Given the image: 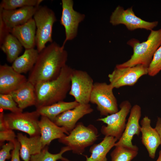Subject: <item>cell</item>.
Returning <instances> with one entry per match:
<instances>
[{"instance_id": "cell-1", "label": "cell", "mask_w": 161, "mask_h": 161, "mask_svg": "<svg viewBox=\"0 0 161 161\" xmlns=\"http://www.w3.org/2000/svg\"><path fill=\"white\" fill-rule=\"evenodd\" d=\"M68 54L64 47L53 42L39 53L36 62L30 72L28 80L34 86L54 80L66 64Z\"/></svg>"}, {"instance_id": "cell-2", "label": "cell", "mask_w": 161, "mask_h": 161, "mask_svg": "<svg viewBox=\"0 0 161 161\" xmlns=\"http://www.w3.org/2000/svg\"><path fill=\"white\" fill-rule=\"evenodd\" d=\"M72 69L66 64L56 79L34 86L36 109L63 101L70 89Z\"/></svg>"}, {"instance_id": "cell-3", "label": "cell", "mask_w": 161, "mask_h": 161, "mask_svg": "<svg viewBox=\"0 0 161 161\" xmlns=\"http://www.w3.org/2000/svg\"><path fill=\"white\" fill-rule=\"evenodd\" d=\"M127 44L133 48V55L128 61L117 64L115 67L124 68L139 64L148 67L154 54L161 45V28L157 30H151L145 41L140 43L138 40L132 38Z\"/></svg>"}, {"instance_id": "cell-4", "label": "cell", "mask_w": 161, "mask_h": 161, "mask_svg": "<svg viewBox=\"0 0 161 161\" xmlns=\"http://www.w3.org/2000/svg\"><path fill=\"white\" fill-rule=\"evenodd\" d=\"M98 136L97 129L94 125L86 126L79 122L68 135L59 139L58 141L69 147L73 153L80 155L86 148L93 145Z\"/></svg>"}, {"instance_id": "cell-5", "label": "cell", "mask_w": 161, "mask_h": 161, "mask_svg": "<svg viewBox=\"0 0 161 161\" xmlns=\"http://www.w3.org/2000/svg\"><path fill=\"white\" fill-rule=\"evenodd\" d=\"M33 18L36 27V49L39 53L46 47L47 43L53 42V26L57 19L52 9L46 6L41 5L37 7Z\"/></svg>"}, {"instance_id": "cell-6", "label": "cell", "mask_w": 161, "mask_h": 161, "mask_svg": "<svg viewBox=\"0 0 161 161\" xmlns=\"http://www.w3.org/2000/svg\"><path fill=\"white\" fill-rule=\"evenodd\" d=\"M114 89L110 83H94L89 102L96 105L101 116H106L119 111L117 100L113 92Z\"/></svg>"}, {"instance_id": "cell-7", "label": "cell", "mask_w": 161, "mask_h": 161, "mask_svg": "<svg viewBox=\"0 0 161 161\" xmlns=\"http://www.w3.org/2000/svg\"><path fill=\"white\" fill-rule=\"evenodd\" d=\"M36 111L29 112L4 114V119L8 128L20 131L30 137L40 135L39 117Z\"/></svg>"}, {"instance_id": "cell-8", "label": "cell", "mask_w": 161, "mask_h": 161, "mask_svg": "<svg viewBox=\"0 0 161 161\" xmlns=\"http://www.w3.org/2000/svg\"><path fill=\"white\" fill-rule=\"evenodd\" d=\"M120 109L117 112L97 120L106 124L102 126L100 131L105 136L114 137L118 140L125 128L126 118L130 112L131 105L128 100L122 102L120 105Z\"/></svg>"}, {"instance_id": "cell-9", "label": "cell", "mask_w": 161, "mask_h": 161, "mask_svg": "<svg viewBox=\"0 0 161 161\" xmlns=\"http://www.w3.org/2000/svg\"><path fill=\"white\" fill-rule=\"evenodd\" d=\"M109 22L113 26L123 24L130 31L138 29L151 31L158 24L157 21H147L137 16L133 10L132 7L125 10L120 5L112 12Z\"/></svg>"}, {"instance_id": "cell-10", "label": "cell", "mask_w": 161, "mask_h": 161, "mask_svg": "<svg viewBox=\"0 0 161 161\" xmlns=\"http://www.w3.org/2000/svg\"><path fill=\"white\" fill-rule=\"evenodd\" d=\"M94 83L86 71L72 69L69 94L79 104L89 103Z\"/></svg>"}, {"instance_id": "cell-11", "label": "cell", "mask_w": 161, "mask_h": 161, "mask_svg": "<svg viewBox=\"0 0 161 161\" xmlns=\"http://www.w3.org/2000/svg\"><path fill=\"white\" fill-rule=\"evenodd\" d=\"M148 67L142 64L124 68L115 67L108 76L110 84L114 88L133 86L141 76L148 74Z\"/></svg>"}, {"instance_id": "cell-12", "label": "cell", "mask_w": 161, "mask_h": 161, "mask_svg": "<svg viewBox=\"0 0 161 161\" xmlns=\"http://www.w3.org/2000/svg\"><path fill=\"white\" fill-rule=\"evenodd\" d=\"M62 12L60 23L65 30L66 38L62 46L68 41L74 39L77 36L79 24L85 18L84 14L75 10L73 8V1L72 0H62Z\"/></svg>"}, {"instance_id": "cell-13", "label": "cell", "mask_w": 161, "mask_h": 161, "mask_svg": "<svg viewBox=\"0 0 161 161\" xmlns=\"http://www.w3.org/2000/svg\"><path fill=\"white\" fill-rule=\"evenodd\" d=\"M141 115L140 106L135 104L131 107L124 131L120 138L115 143V147L124 146L132 148L137 147L133 144L132 140L134 135L139 136L141 132L139 120Z\"/></svg>"}, {"instance_id": "cell-14", "label": "cell", "mask_w": 161, "mask_h": 161, "mask_svg": "<svg viewBox=\"0 0 161 161\" xmlns=\"http://www.w3.org/2000/svg\"><path fill=\"white\" fill-rule=\"evenodd\" d=\"M28 80L24 75L6 64L0 66V94H10Z\"/></svg>"}, {"instance_id": "cell-15", "label": "cell", "mask_w": 161, "mask_h": 161, "mask_svg": "<svg viewBox=\"0 0 161 161\" xmlns=\"http://www.w3.org/2000/svg\"><path fill=\"white\" fill-rule=\"evenodd\" d=\"M93 111L89 103L79 104L75 108L60 114L52 121L57 126L65 128L69 133L75 127L79 120Z\"/></svg>"}, {"instance_id": "cell-16", "label": "cell", "mask_w": 161, "mask_h": 161, "mask_svg": "<svg viewBox=\"0 0 161 161\" xmlns=\"http://www.w3.org/2000/svg\"><path fill=\"white\" fill-rule=\"evenodd\" d=\"M37 7L27 6L13 10H4L0 7V16L10 32L12 28L24 24L32 18Z\"/></svg>"}, {"instance_id": "cell-17", "label": "cell", "mask_w": 161, "mask_h": 161, "mask_svg": "<svg viewBox=\"0 0 161 161\" xmlns=\"http://www.w3.org/2000/svg\"><path fill=\"white\" fill-rule=\"evenodd\" d=\"M141 141L146 149L149 157L154 159L157 149L161 141L159 135L155 128L151 126V120L145 116L140 122Z\"/></svg>"}, {"instance_id": "cell-18", "label": "cell", "mask_w": 161, "mask_h": 161, "mask_svg": "<svg viewBox=\"0 0 161 161\" xmlns=\"http://www.w3.org/2000/svg\"><path fill=\"white\" fill-rule=\"evenodd\" d=\"M41 140L44 147L55 139H60L69 133L63 127L56 125L47 117L41 116L39 123Z\"/></svg>"}, {"instance_id": "cell-19", "label": "cell", "mask_w": 161, "mask_h": 161, "mask_svg": "<svg viewBox=\"0 0 161 161\" xmlns=\"http://www.w3.org/2000/svg\"><path fill=\"white\" fill-rule=\"evenodd\" d=\"M36 27L33 18L10 31V33L18 39L25 49L34 48L36 45Z\"/></svg>"}, {"instance_id": "cell-20", "label": "cell", "mask_w": 161, "mask_h": 161, "mask_svg": "<svg viewBox=\"0 0 161 161\" xmlns=\"http://www.w3.org/2000/svg\"><path fill=\"white\" fill-rule=\"evenodd\" d=\"M16 136L21 145L20 157L24 161H30L32 155L40 153L45 147L41 143L40 135L28 137L19 133Z\"/></svg>"}, {"instance_id": "cell-21", "label": "cell", "mask_w": 161, "mask_h": 161, "mask_svg": "<svg viewBox=\"0 0 161 161\" xmlns=\"http://www.w3.org/2000/svg\"><path fill=\"white\" fill-rule=\"evenodd\" d=\"M21 109H24L36 104V98L35 86L27 81L20 87L10 94Z\"/></svg>"}, {"instance_id": "cell-22", "label": "cell", "mask_w": 161, "mask_h": 161, "mask_svg": "<svg viewBox=\"0 0 161 161\" xmlns=\"http://www.w3.org/2000/svg\"><path fill=\"white\" fill-rule=\"evenodd\" d=\"M118 140L113 137L105 136L99 143L94 144L90 147L89 157L85 156V161H107L106 156L110 150L114 146Z\"/></svg>"}, {"instance_id": "cell-23", "label": "cell", "mask_w": 161, "mask_h": 161, "mask_svg": "<svg viewBox=\"0 0 161 161\" xmlns=\"http://www.w3.org/2000/svg\"><path fill=\"white\" fill-rule=\"evenodd\" d=\"M38 54L37 50L34 48L25 49L23 54L13 63L12 66L20 74L30 72L36 62Z\"/></svg>"}, {"instance_id": "cell-24", "label": "cell", "mask_w": 161, "mask_h": 161, "mask_svg": "<svg viewBox=\"0 0 161 161\" xmlns=\"http://www.w3.org/2000/svg\"><path fill=\"white\" fill-rule=\"evenodd\" d=\"M79 104L75 100L71 102L62 101L50 105L37 108L36 110L41 116H46L52 121L60 114L75 108Z\"/></svg>"}, {"instance_id": "cell-25", "label": "cell", "mask_w": 161, "mask_h": 161, "mask_svg": "<svg viewBox=\"0 0 161 161\" xmlns=\"http://www.w3.org/2000/svg\"><path fill=\"white\" fill-rule=\"evenodd\" d=\"M0 47L6 54L7 61L12 63L19 56L23 47L18 39L10 33L5 36Z\"/></svg>"}, {"instance_id": "cell-26", "label": "cell", "mask_w": 161, "mask_h": 161, "mask_svg": "<svg viewBox=\"0 0 161 161\" xmlns=\"http://www.w3.org/2000/svg\"><path fill=\"white\" fill-rule=\"evenodd\" d=\"M69 151H71V148L66 146L62 147L59 153L52 154L48 151V148L47 146L40 153L32 155L30 161H56L59 160L63 161H70L62 156L64 153Z\"/></svg>"}, {"instance_id": "cell-27", "label": "cell", "mask_w": 161, "mask_h": 161, "mask_svg": "<svg viewBox=\"0 0 161 161\" xmlns=\"http://www.w3.org/2000/svg\"><path fill=\"white\" fill-rule=\"evenodd\" d=\"M138 148L115 147L110 154L111 161H131L138 154Z\"/></svg>"}, {"instance_id": "cell-28", "label": "cell", "mask_w": 161, "mask_h": 161, "mask_svg": "<svg viewBox=\"0 0 161 161\" xmlns=\"http://www.w3.org/2000/svg\"><path fill=\"white\" fill-rule=\"evenodd\" d=\"M42 0H2L0 7L5 10H13L27 6L38 7Z\"/></svg>"}, {"instance_id": "cell-29", "label": "cell", "mask_w": 161, "mask_h": 161, "mask_svg": "<svg viewBox=\"0 0 161 161\" xmlns=\"http://www.w3.org/2000/svg\"><path fill=\"white\" fill-rule=\"evenodd\" d=\"M0 109L1 110H9L13 113L23 112L10 94H0Z\"/></svg>"}, {"instance_id": "cell-30", "label": "cell", "mask_w": 161, "mask_h": 161, "mask_svg": "<svg viewBox=\"0 0 161 161\" xmlns=\"http://www.w3.org/2000/svg\"><path fill=\"white\" fill-rule=\"evenodd\" d=\"M161 70V45L156 51L152 60L148 67L149 76H154Z\"/></svg>"}, {"instance_id": "cell-31", "label": "cell", "mask_w": 161, "mask_h": 161, "mask_svg": "<svg viewBox=\"0 0 161 161\" xmlns=\"http://www.w3.org/2000/svg\"><path fill=\"white\" fill-rule=\"evenodd\" d=\"M14 147V143L11 142H9L2 145L0 151V161H5L11 158L12 155L10 153V151L13 150Z\"/></svg>"}, {"instance_id": "cell-32", "label": "cell", "mask_w": 161, "mask_h": 161, "mask_svg": "<svg viewBox=\"0 0 161 161\" xmlns=\"http://www.w3.org/2000/svg\"><path fill=\"white\" fill-rule=\"evenodd\" d=\"M17 137L13 130L9 129L3 131H0V142L1 144L5 141L14 143Z\"/></svg>"}, {"instance_id": "cell-33", "label": "cell", "mask_w": 161, "mask_h": 161, "mask_svg": "<svg viewBox=\"0 0 161 161\" xmlns=\"http://www.w3.org/2000/svg\"><path fill=\"white\" fill-rule=\"evenodd\" d=\"M14 143L15 147L12 152L11 161H21L20 159V144L17 139L16 140Z\"/></svg>"}, {"instance_id": "cell-34", "label": "cell", "mask_w": 161, "mask_h": 161, "mask_svg": "<svg viewBox=\"0 0 161 161\" xmlns=\"http://www.w3.org/2000/svg\"><path fill=\"white\" fill-rule=\"evenodd\" d=\"M4 114L3 111L0 113V131L7 130L9 129L7 125L4 117Z\"/></svg>"}, {"instance_id": "cell-35", "label": "cell", "mask_w": 161, "mask_h": 161, "mask_svg": "<svg viewBox=\"0 0 161 161\" xmlns=\"http://www.w3.org/2000/svg\"><path fill=\"white\" fill-rule=\"evenodd\" d=\"M157 132L160 137L161 145V118L158 117L154 128Z\"/></svg>"}, {"instance_id": "cell-36", "label": "cell", "mask_w": 161, "mask_h": 161, "mask_svg": "<svg viewBox=\"0 0 161 161\" xmlns=\"http://www.w3.org/2000/svg\"><path fill=\"white\" fill-rule=\"evenodd\" d=\"M155 161H161V150H160L159 153V156L158 158Z\"/></svg>"}]
</instances>
